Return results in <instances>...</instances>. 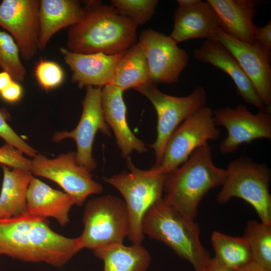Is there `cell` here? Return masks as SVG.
Masks as SVG:
<instances>
[{"instance_id": "obj_1", "label": "cell", "mask_w": 271, "mask_h": 271, "mask_svg": "<svg viewBox=\"0 0 271 271\" xmlns=\"http://www.w3.org/2000/svg\"><path fill=\"white\" fill-rule=\"evenodd\" d=\"M47 218L25 214L0 219V254L62 266L81 249L78 237L54 231Z\"/></svg>"}, {"instance_id": "obj_2", "label": "cell", "mask_w": 271, "mask_h": 271, "mask_svg": "<svg viewBox=\"0 0 271 271\" xmlns=\"http://www.w3.org/2000/svg\"><path fill=\"white\" fill-rule=\"evenodd\" d=\"M137 27L112 6L90 1L81 19L69 29L66 49L80 54H119L136 43Z\"/></svg>"}, {"instance_id": "obj_3", "label": "cell", "mask_w": 271, "mask_h": 271, "mask_svg": "<svg viewBox=\"0 0 271 271\" xmlns=\"http://www.w3.org/2000/svg\"><path fill=\"white\" fill-rule=\"evenodd\" d=\"M226 176V169L214 164L211 147L206 143L165 175L163 199L182 216L194 220L203 197L211 189L222 185Z\"/></svg>"}, {"instance_id": "obj_4", "label": "cell", "mask_w": 271, "mask_h": 271, "mask_svg": "<svg viewBox=\"0 0 271 271\" xmlns=\"http://www.w3.org/2000/svg\"><path fill=\"white\" fill-rule=\"evenodd\" d=\"M142 229L144 235L163 242L189 261L195 271L205 270L211 257L201 243L199 226L178 213L163 198L147 210Z\"/></svg>"}, {"instance_id": "obj_5", "label": "cell", "mask_w": 271, "mask_h": 271, "mask_svg": "<svg viewBox=\"0 0 271 271\" xmlns=\"http://www.w3.org/2000/svg\"><path fill=\"white\" fill-rule=\"evenodd\" d=\"M126 165L128 171L103 180L123 197L129 217L127 237L133 243L141 244L144 239L143 217L150 207L163 198L165 175L151 169L144 170L135 167L129 157L126 158Z\"/></svg>"}, {"instance_id": "obj_6", "label": "cell", "mask_w": 271, "mask_h": 271, "mask_svg": "<svg viewBox=\"0 0 271 271\" xmlns=\"http://www.w3.org/2000/svg\"><path fill=\"white\" fill-rule=\"evenodd\" d=\"M217 201L225 203L233 197L248 202L255 210L261 222L271 224L270 171L265 165L248 157L231 162Z\"/></svg>"}, {"instance_id": "obj_7", "label": "cell", "mask_w": 271, "mask_h": 271, "mask_svg": "<svg viewBox=\"0 0 271 271\" xmlns=\"http://www.w3.org/2000/svg\"><path fill=\"white\" fill-rule=\"evenodd\" d=\"M84 229L78 237L81 249L93 250L123 243L129 230V217L124 201L107 195L89 200L83 216Z\"/></svg>"}, {"instance_id": "obj_8", "label": "cell", "mask_w": 271, "mask_h": 271, "mask_svg": "<svg viewBox=\"0 0 271 271\" xmlns=\"http://www.w3.org/2000/svg\"><path fill=\"white\" fill-rule=\"evenodd\" d=\"M134 89L150 101L157 114V136L151 145L156 157L153 167H157L161 163L165 146L171 134L182 122L205 106L207 93L203 87L199 86L187 96H171L160 91L157 85L151 82Z\"/></svg>"}, {"instance_id": "obj_9", "label": "cell", "mask_w": 271, "mask_h": 271, "mask_svg": "<svg viewBox=\"0 0 271 271\" xmlns=\"http://www.w3.org/2000/svg\"><path fill=\"white\" fill-rule=\"evenodd\" d=\"M213 111L205 106L189 116L175 130L165 148L161 163L151 169L166 175L176 169L198 147L220 137Z\"/></svg>"}, {"instance_id": "obj_10", "label": "cell", "mask_w": 271, "mask_h": 271, "mask_svg": "<svg viewBox=\"0 0 271 271\" xmlns=\"http://www.w3.org/2000/svg\"><path fill=\"white\" fill-rule=\"evenodd\" d=\"M32 174L51 180L72 196L75 205H82L90 195L100 194L103 186L94 181L90 172L76 162L75 153L69 152L54 159L42 155L31 160Z\"/></svg>"}, {"instance_id": "obj_11", "label": "cell", "mask_w": 271, "mask_h": 271, "mask_svg": "<svg viewBox=\"0 0 271 271\" xmlns=\"http://www.w3.org/2000/svg\"><path fill=\"white\" fill-rule=\"evenodd\" d=\"M100 87L87 86L83 101V109L76 127L70 131L56 132L53 138L55 142L71 138L75 142L76 162L89 172L94 171L97 163L92 157V147L95 135L100 131L104 135H111L109 126L105 122L101 106Z\"/></svg>"}, {"instance_id": "obj_12", "label": "cell", "mask_w": 271, "mask_h": 271, "mask_svg": "<svg viewBox=\"0 0 271 271\" xmlns=\"http://www.w3.org/2000/svg\"><path fill=\"white\" fill-rule=\"evenodd\" d=\"M216 126L224 127L227 131L219 149L224 155L234 152L243 144H249L260 139H271L270 114L259 111L252 113L244 104L235 108L225 107L213 111Z\"/></svg>"}, {"instance_id": "obj_13", "label": "cell", "mask_w": 271, "mask_h": 271, "mask_svg": "<svg viewBox=\"0 0 271 271\" xmlns=\"http://www.w3.org/2000/svg\"><path fill=\"white\" fill-rule=\"evenodd\" d=\"M138 44L148 61L150 82L171 84L178 81L187 66V52L178 47L170 37L152 29L144 30Z\"/></svg>"}, {"instance_id": "obj_14", "label": "cell", "mask_w": 271, "mask_h": 271, "mask_svg": "<svg viewBox=\"0 0 271 271\" xmlns=\"http://www.w3.org/2000/svg\"><path fill=\"white\" fill-rule=\"evenodd\" d=\"M40 1L3 0L0 2V26L17 44L25 60L39 50Z\"/></svg>"}, {"instance_id": "obj_15", "label": "cell", "mask_w": 271, "mask_h": 271, "mask_svg": "<svg viewBox=\"0 0 271 271\" xmlns=\"http://www.w3.org/2000/svg\"><path fill=\"white\" fill-rule=\"evenodd\" d=\"M214 40L224 45L237 60L263 103L271 105V47L258 42L238 41L219 29Z\"/></svg>"}, {"instance_id": "obj_16", "label": "cell", "mask_w": 271, "mask_h": 271, "mask_svg": "<svg viewBox=\"0 0 271 271\" xmlns=\"http://www.w3.org/2000/svg\"><path fill=\"white\" fill-rule=\"evenodd\" d=\"M194 56L197 61L210 64L227 74L233 81L237 93L245 102L254 106L259 111L270 114V108L263 103L237 60L221 42L206 39L194 51Z\"/></svg>"}, {"instance_id": "obj_17", "label": "cell", "mask_w": 271, "mask_h": 271, "mask_svg": "<svg viewBox=\"0 0 271 271\" xmlns=\"http://www.w3.org/2000/svg\"><path fill=\"white\" fill-rule=\"evenodd\" d=\"M60 51L72 72V81L81 88L111 84L116 67L126 51L113 55L80 54L64 48Z\"/></svg>"}, {"instance_id": "obj_18", "label": "cell", "mask_w": 271, "mask_h": 271, "mask_svg": "<svg viewBox=\"0 0 271 271\" xmlns=\"http://www.w3.org/2000/svg\"><path fill=\"white\" fill-rule=\"evenodd\" d=\"M123 92L112 84L104 86L101 89V106L104 120L113 131L122 157L126 159L133 151L143 153L147 152V149L129 127Z\"/></svg>"}, {"instance_id": "obj_19", "label": "cell", "mask_w": 271, "mask_h": 271, "mask_svg": "<svg viewBox=\"0 0 271 271\" xmlns=\"http://www.w3.org/2000/svg\"><path fill=\"white\" fill-rule=\"evenodd\" d=\"M174 22L169 36L177 44L194 39H213L221 29L217 15L207 1L189 7L179 6Z\"/></svg>"}, {"instance_id": "obj_20", "label": "cell", "mask_w": 271, "mask_h": 271, "mask_svg": "<svg viewBox=\"0 0 271 271\" xmlns=\"http://www.w3.org/2000/svg\"><path fill=\"white\" fill-rule=\"evenodd\" d=\"M75 205L68 194L55 190L39 179L32 178L27 190V213L32 215L55 219L62 226L69 221V212Z\"/></svg>"}, {"instance_id": "obj_21", "label": "cell", "mask_w": 271, "mask_h": 271, "mask_svg": "<svg viewBox=\"0 0 271 271\" xmlns=\"http://www.w3.org/2000/svg\"><path fill=\"white\" fill-rule=\"evenodd\" d=\"M217 15L221 30L243 42L252 44L253 19L260 1L254 0H207Z\"/></svg>"}, {"instance_id": "obj_22", "label": "cell", "mask_w": 271, "mask_h": 271, "mask_svg": "<svg viewBox=\"0 0 271 271\" xmlns=\"http://www.w3.org/2000/svg\"><path fill=\"white\" fill-rule=\"evenodd\" d=\"M84 13L78 1H40L39 50H43L58 31L77 24Z\"/></svg>"}, {"instance_id": "obj_23", "label": "cell", "mask_w": 271, "mask_h": 271, "mask_svg": "<svg viewBox=\"0 0 271 271\" xmlns=\"http://www.w3.org/2000/svg\"><path fill=\"white\" fill-rule=\"evenodd\" d=\"M3 181L0 194V219L9 218L25 214L27 194L33 178L30 170L13 168L1 165Z\"/></svg>"}, {"instance_id": "obj_24", "label": "cell", "mask_w": 271, "mask_h": 271, "mask_svg": "<svg viewBox=\"0 0 271 271\" xmlns=\"http://www.w3.org/2000/svg\"><path fill=\"white\" fill-rule=\"evenodd\" d=\"M93 251L103 261V271H147L151 261L149 251L139 243L113 244Z\"/></svg>"}, {"instance_id": "obj_25", "label": "cell", "mask_w": 271, "mask_h": 271, "mask_svg": "<svg viewBox=\"0 0 271 271\" xmlns=\"http://www.w3.org/2000/svg\"><path fill=\"white\" fill-rule=\"evenodd\" d=\"M149 82L148 61L142 48L137 43L125 52L119 61L111 84L124 91Z\"/></svg>"}, {"instance_id": "obj_26", "label": "cell", "mask_w": 271, "mask_h": 271, "mask_svg": "<svg viewBox=\"0 0 271 271\" xmlns=\"http://www.w3.org/2000/svg\"><path fill=\"white\" fill-rule=\"evenodd\" d=\"M211 241L215 255L214 258L222 264L238 270L254 260L250 245L243 237H234L214 231Z\"/></svg>"}, {"instance_id": "obj_27", "label": "cell", "mask_w": 271, "mask_h": 271, "mask_svg": "<svg viewBox=\"0 0 271 271\" xmlns=\"http://www.w3.org/2000/svg\"><path fill=\"white\" fill-rule=\"evenodd\" d=\"M243 236L250 245L254 260L271 269V224L249 221Z\"/></svg>"}, {"instance_id": "obj_28", "label": "cell", "mask_w": 271, "mask_h": 271, "mask_svg": "<svg viewBox=\"0 0 271 271\" xmlns=\"http://www.w3.org/2000/svg\"><path fill=\"white\" fill-rule=\"evenodd\" d=\"M20 54L19 47L13 38L0 30V67L17 82L23 81L27 74Z\"/></svg>"}, {"instance_id": "obj_29", "label": "cell", "mask_w": 271, "mask_h": 271, "mask_svg": "<svg viewBox=\"0 0 271 271\" xmlns=\"http://www.w3.org/2000/svg\"><path fill=\"white\" fill-rule=\"evenodd\" d=\"M157 0H112V6L124 18L138 26L149 21L154 15Z\"/></svg>"}, {"instance_id": "obj_30", "label": "cell", "mask_w": 271, "mask_h": 271, "mask_svg": "<svg viewBox=\"0 0 271 271\" xmlns=\"http://www.w3.org/2000/svg\"><path fill=\"white\" fill-rule=\"evenodd\" d=\"M35 74L39 84L46 90L58 86L64 78L61 66L51 61L41 60L35 68Z\"/></svg>"}, {"instance_id": "obj_31", "label": "cell", "mask_w": 271, "mask_h": 271, "mask_svg": "<svg viewBox=\"0 0 271 271\" xmlns=\"http://www.w3.org/2000/svg\"><path fill=\"white\" fill-rule=\"evenodd\" d=\"M0 137L5 140L7 144L12 145L32 158L37 155V151L24 141L8 124L5 114L1 111H0Z\"/></svg>"}, {"instance_id": "obj_32", "label": "cell", "mask_w": 271, "mask_h": 271, "mask_svg": "<svg viewBox=\"0 0 271 271\" xmlns=\"http://www.w3.org/2000/svg\"><path fill=\"white\" fill-rule=\"evenodd\" d=\"M0 164L8 167L30 170L31 160L25 158L23 153L8 144L0 147Z\"/></svg>"}, {"instance_id": "obj_33", "label": "cell", "mask_w": 271, "mask_h": 271, "mask_svg": "<svg viewBox=\"0 0 271 271\" xmlns=\"http://www.w3.org/2000/svg\"><path fill=\"white\" fill-rule=\"evenodd\" d=\"M23 94V89L21 85L13 80L3 90L0 92L3 99L10 103L18 101Z\"/></svg>"}, {"instance_id": "obj_34", "label": "cell", "mask_w": 271, "mask_h": 271, "mask_svg": "<svg viewBox=\"0 0 271 271\" xmlns=\"http://www.w3.org/2000/svg\"><path fill=\"white\" fill-rule=\"evenodd\" d=\"M254 41L271 47V22L265 26L258 27L254 25L252 29Z\"/></svg>"}, {"instance_id": "obj_35", "label": "cell", "mask_w": 271, "mask_h": 271, "mask_svg": "<svg viewBox=\"0 0 271 271\" xmlns=\"http://www.w3.org/2000/svg\"><path fill=\"white\" fill-rule=\"evenodd\" d=\"M205 271H237L234 269L227 267L218 261L214 257L211 258L208 261Z\"/></svg>"}, {"instance_id": "obj_36", "label": "cell", "mask_w": 271, "mask_h": 271, "mask_svg": "<svg viewBox=\"0 0 271 271\" xmlns=\"http://www.w3.org/2000/svg\"><path fill=\"white\" fill-rule=\"evenodd\" d=\"M237 271H271L254 260H253Z\"/></svg>"}, {"instance_id": "obj_37", "label": "cell", "mask_w": 271, "mask_h": 271, "mask_svg": "<svg viewBox=\"0 0 271 271\" xmlns=\"http://www.w3.org/2000/svg\"><path fill=\"white\" fill-rule=\"evenodd\" d=\"M11 75L7 72H0V92L6 88L13 80Z\"/></svg>"}, {"instance_id": "obj_38", "label": "cell", "mask_w": 271, "mask_h": 271, "mask_svg": "<svg viewBox=\"0 0 271 271\" xmlns=\"http://www.w3.org/2000/svg\"><path fill=\"white\" fill-rule=\"evenodd\" d=\"M200 0H178L179 6L189 7L199 3Z\"/></svg>"}]
</instances>
